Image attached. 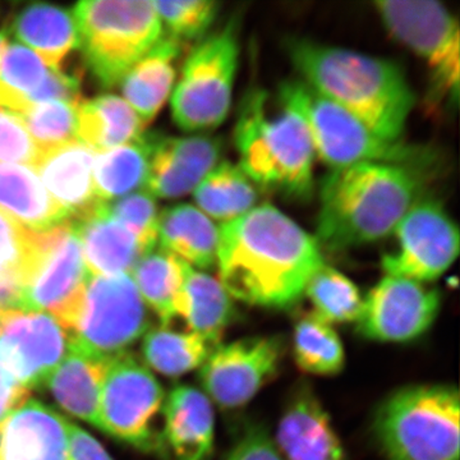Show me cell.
<instances>
[{
    "instance_id": "cell-25",
    "label": "cell",
    "mask_w": 460,
    "mask_h": 460,
    "mask_svg": "<svg viewBox=\"0 0 460 460\" xmlns=\"http://www.w3.org/2000/svg\"><path fill=\"white\" fill-rule=\"evenodd\" d=\"M181 50V42L164 33L162 40L124 75L122 87L126 102L146 126L172 93L174 62Z\"/></svg>"
},
{
    "instance_id": "cell-16",
    "label": "cell",
    "mask_w": 460,
    "mask_h": 460,
    "mask_svg": "<svg viewBox=\"0 0 460 460\" xmlns=\"http://www.w3.org/2000/svg\"><path fill=\"white\" fill-rule=\"evenodd\" d=\"M74 337L50 314L0 308V365L27 389L45 386Z\"/></svg>"
},
{
    "instance_id": "cell-17",
    "label": "cell",
    "mask_w": 460,
    "mask_h": 460,
    "mask_svg": "<svg viewBox=\"0 0 460 460\" xmlns=\"http://www.w3.org/2000/svg\"><path fill=\"white\" fill-rule=\"evenodd\" d=\"M222 145L210 136L163 137L151 135L146 192L154 199H178L193 192L219 164Z\"/></svg>"
},
{
    "instance_id": "cell-11",
    "label": "cell",
    "mask_w": 460,
    "mask_h": 460,
    "mask_svg": "<svg viewBox=\"0 0 460 460\" xmlns=\"http://www.w3.org/2000/svg\"><path fill=\"white\" fill-rule=\"evenodd\" d=\"M146 307L128 274L91 275L72 337L91 352L114 358L146 334Z\"/></svg>"
},
{
    "instance_id": "cell-43",
    "label": "cell",
    "mask_w": 460,
    "mask_h": 460,
    "mask_svg": "<svg viewBox=\"0 0 460 460\" xmlns=\"http://www.w3.org/2000/svg\"><path fill=\"white\" fill-rule=\"evenodd\" d=\"M69 460H113L102 444L89 432L69 420Z\"/></svg>"
},
{
    "instance_id": "cell-18",
    "label": "cell",
    "mask_w": 460,
    "mask_h": 460,
    "mask_svg": "<svg viewBox=\"0 0 460 460\" xmlns=\"http://www.w3.org/2000/svg\"><path fill=\"white\" fill-rule=\"evenodd\" d=\"M274 441L284 460H347L328 411L308 386L290 398Z\"/></svg>"
},
{
    "instance_id": "cell-8",
    "label": "cell",
    "mask_w": 460,
    "mask_h": 460,
    "mask_svg": "<svg viewBox=\"0 0 460 460\" xmlns=\"http://www.w3.org/2000/svg\"><path fill=\"white\" fill-rule=\"evenodd\" d=\"M239 62L237 22L206 38L184 63L172 91V119L187 132L217 128L228 117Z\"/></svg>"
},
{
    "instance_id": "cell-37",
    "label": "cell",
    "mask_w": 460,
    "mask_h": 460,
    "mask_svg": "<svg viewBox=\"0 0 460 460\" xmlns=\"http://www.w3.org/2000/svg\"><path fill=\"white\" fill-rule=\"evenodd\" d=\"M78 107L80 104L74 102H45L14 115L31 133L32 141L42 154L77 140Z\"/></svg>"
},
{
    "instance_id": "cell-40",
    "label": "cell",
    "mask_w": 460,
    "mask_h": 460,
    "mask_svg": "<svg viewBox=\"0 0 460 460\" xmlns=\"http://www.w3.org/2000/svg\"><path fill=\"white\" fill-rule=\"evenodd\" d=\"M113 219L126 226L138 239L145 252H150L159 243V214L155 199L148 192H138L107 204Z\"/></svg>"
},
{
    "instance_id": "cell-22",
    "label": "cell",
    "mask_w": 460,
    "mask_h": 460,
    "mask_svg": "<svg viewBox=\"0 0 460 460\" xmlns=\"http://www.w3.org/2000/svg\"><path fill=\"white\" fill-rule=\"evenodd\" d=\"M68 223L80 241L84 263L93 277L131 275L146 253L138 239L109 215L107 204Z\"/></svg>"
},
{
    "instance_id": "cell-44",
    "label": "cell",
    "mask_w": 460,
    "mask_h": 460,
    "mask_svg": "<svg viewBox=\"0 0 460 460\" xmlns=\"http://www.w3.org/2000/svg\"><path fill=\"white\" fill-rule=\"evenodd\" d=\"M31 392L12 377L0 365V423L3 422L12 411H16L23 402L29 401Z\"/></svg>"
},
{
    "instance_id": "cell-36",
    "label": "cell",
    "mask_w": 460,
    "mask_h": 460,
    "mask_svg": "<svg viewBox=\"0 0 460 460\" xmlns=\"http://www.w3.org/2000/svg\"><path fill=\"white\" fill-rule=\"evenodd\" d=\"M304 295L313 305V313L332 323H356L361 313L358 288L343 272L323 263L305 288Z\"/></svg>"
},
{
    "instance_id": "cell-39",
    "label": "cell",
    "mask_w": 460,
    "mask_h": 460,
    "mask_svg": "<svg viewBox=\"0 0 460 460\" xmlns=\"http://www.w3.org/2000/svg\"><path fill=\"white\" fill-rule=\"evenodd\" d=\"M35 248V232L0 211V284L16 283L23 275Z\"/></svg>"
},
{
    "instance_id": "cell-19",
    "label": "cell",
    "mask_w": 460,
    "mask_h": 460,
    "mask_svg": "<svg viewBox=\"0 0 460 460\" xmlns=\"http://www.w3.org/2000/svg\"><path fill=\"white\" fill-rule=\"evenodd\" d=\"M68 425L49 405L29 399L0 423V460H69Z\"/></svg>"
},
{
    "instance_id": "cell-9",
    "label": "cell",
    "mask_w": 460,
    "mask_h": 460,
    "mask_svg": "<svg viewBox=\"0 0 460 460\" xmlns=\"http://www.w3.org/2000/svg\"><path fill=\"white\" fill-rule=\"evenodd\" d=\"M90 277L80 241L68 222L35 232L17 308L50 314L72 334Z\"/></svg>"
},
{
    "instance_id": "cell-4",
    "label": "cell",
    "mask_w": 460,
    "mask_h": 460,
    "mask_svg": "<svg viewBox=\"0 0 460 460\" xmlns=\"http://www.w3.org/2000/svg\"><path fill=\"white\" fill-rule=\"evenodd\" d=\"M239 166L256 186L295 199L314 190V150L301 115L280 102L269 108L268 93L252 91L243 100L235 124Z\"/></svg>"
},
{
    "instance_id": "cell-2",
    "label": "cell",
    "mask_w": 460,
    "mask_h": 460,
    "mask_svg": "<svg viewBox=\"0 0 460 460\" xmlns=\"http://www.w3.org/2000/svg\"><path fill=\"white\" fill-rule=\"evenodd\" d=\"M289 56L305 84L384 140L402 142L414 93L395 63L307 40L293 41Z\"/></svg>"
},
{
    "instance_id": "cell-14",
    "label": "cell",
    "mask_w": 460,
    "mask_h": 460,
    "mask_svg": "<svg viewBox=\"0 0 460 460\" xmlns=\"http://www.w3.org/2000/svg\"><path fill=\"white\" fill-rule=\"evenodd\" d=\"M284 348L280 337H251L220 343L199 367L202 392L222 410L244 407L278 374Z\"/></svg>"
},
{
    "instance_id": "cell-13",
    "label": "cell",
    "mask_w": 460,
    "mask_h": 460,
    "mask_svg": "<svg viewBox=\"0 0 460 460\" xmlns=\"http://www.w3.org/2000/svg\"><path fill=\"white\" fill-rule=\"evenodd\" d=\"M393 234L395 250L381 261L389 277L428 284L444 275L458 259V226L443 206L432 199H419L411 206Z\"/></svg>"
},
{
    "instance_id": "cell-10",
    "label": "cell",
    "mask_w": 460,
    "mask_h": 460,
    "mask_svg": "<svg viewBox=\"0 0 460 460\" xmlns=\"http://www.w3.org/2000/svg\"><path fill=\"white\" fill-rule=\"evenodd\" d=\"M159 381L132 353L109 361L102 396L99 429L137 449L159 450L155 422L164 404Z\"/></svg>"
},
{
    "instance_id": "cell-29",
    "label": "cell",
    "mask_w": 460,
    "mask_h": 460,
    "mask_svg": "<svg viewBox=\"0 0 460 460\" xmlns=\"http://www.w3.org/2000/svg\"><path fill=\"white\" fill-rule=\"evenodd\" d=\"M145 127L146 124L119 96H98L78 107L77 138L95 153L137 140Z\"/></svg>"
},
{
    "instance_id": "cell-20",
    "label": "cell",
    "mask_w": 460,
    "mask_h": 460,
    "mask_svg": "<svg viewBox=\"0 0 460 460\" xmlns=\"http://www.w3.org/2000/svg\"><path fill=\"white\" fill-rule=\"evenodd\" d=\"M164 428L160 449L174 460H210L214 449L213 402L202 390L190 385L174 387L163 407Z\"/></svg>"
},
{
    "instance_id": "cell-1",
    "label": "cell",
    "mask_w": 460,
    "mask_h": 460,
    "mask_svg": "<svg viewBox=\"0 0 460 460\" xmlns=\"http://www.w3.org/2000/svg\"><path fill=\"white\" fill-rule=\"evenodd\" d=\"M323 263L316 238L271 204L219 226V281L235 301L290 307Z\"/></svg>"
},
{
    "instance_id": "cell-23",
    "label": "cell",
    "mask_w": 460,
    "mask_h": 460,
    "mask_svg": "<svg viewBox=\"0 0 460 460\" xmlns=\"http://www.w3.org/2000/svg\"><path fill=\"white\" fill-rule=\"evenodd\" d=\"M109 361L72 341L45 386L66 413L99 429L100 396Z\"/></svg>"
},
{
    "instance_id": "cell-24",
    "label": "cell",
    "mask_w": 460,
    "mask_h": 460,
    "mask_svg": "<svg viewBox=\"0 0 460 460\" xmlns=\"http://www.w3.org/2000/svg\"><path fill=\"white\" fill-rule=\"evenodd\" d=\"M11 31L54 71L62 69L69 54L80 48L72 12L47 3H32L21 9Z\"/></svg>"
},
{
    "instance_id": "cell-15",
    "label": "cell",
    "mask_w": 460,
    "mask_h": 460,
    "mask_svg": "<svg viewBox=\"0 0 460 460\" xmlns=\"http://www.w3.org/2000/svg\"><path fill=\"white\" fill-rule=\"evenodd\" d=\"M440 305V293L428 284L385 275L363 298L356 330L368 341L407 343L429 332Z\"/></svg>"
},
{
    "instance_id": "cell-28",
    "label": "cell",
    "mask_w": 460,
    "mask_h": 460,
    "mask_svg": "<svg viewBox=\"0 0 460 460\" xmlns=\"http://www.w3.org/2000/svg\"><path fill=\"white\" fill-rule=\"evenodd\" d=\"M175 314L186 323L190 332L220 344L224 330L234 320L235 310L232 296L219 279L189 266Z\"/></svg>"
},
{
    "instance_id": "cell-41",
    "label": "cell",
    "mask_w": 460,
    "mask_h": 460,
    "mask_svg": "<svg viewBox=\"0 0 460 460\" xmlns=\"http://www.w3.org/2000/svg\"><path fill=\"white\" fill-rule=\"evenodd\" d=\"M39 153L35 142L17 115L0 108V162L17 163L33 168Z\"/></svg>"
},
{
    "instance_id": "cell-38",
    "label": "cell",
    "mask_w": 460,
    "mask_h": 460,
    "mask_svg": "<svg viewBox=\"0 0 460 460\" xmlns=\"http://www.w3.org/2000/svg\"><path fill=\"white\" fill-rule=\"evenodd\" d=\"M165 35L178 41L201 38L219 12V4L211 0H184V2H154Z\"/></svg>"
},
{
    "instance_id": "cell-42",
    "label": "cell",
    "mask_w": 460,
    "mask_h": 460,
    "mask_svg": "<svg viewBox=\"0 0 460 460\" xmlns=\"http://www.w3.org/2000/svg\"><path fill=\"white\" fill-rule=\"evenodd\" d=\"M226 460H284L274 438L263 429H248L234 445Z\"/></svg>"
},
{
    "instance_id": "cell-6",
    "label": "cell",
    "mask_w": 460,
    "mask_h": 460,
    "mask_svg": "<svg viewBox=\"0 0 460 460\" xmlns=\"http://www.w3.org/2000/svg\"><path fill=\"white\" fill-rule=\"evenodd\" d=\"M72 14L86 65L104 87L122 83L164 36L155 5L147 0H84Z\"/></svg>"
},
{
    "instance_id": "cell-45",
    "label": "cell",
    "mask_w": 460,
    "mask_h": 460,
    "mask_svg": "<svg viewBox=\"0 0 460 460\" xmlns=\"http://www.w3.org/2000/svg\"><path fill=\"white\" fill-rule=\"evenodd\" d=\"M5 47H7V38H5L4 33L0 32V54Z\"/></svg>"
},
{
    "instance_id": "cell-3",
    "label": "cell",
    "mask_w": 460,
    "mask_h": 460,
    "mask_svg": "<svg viewBox=\"0 0 460 460\" xmlns=\"http://www.w3.org/2000/svg\"><path fill=\"white\" fill-rule=\"evenodd\" d=\"M419 169L363 163L335 169L321 183L316 241L329 250L372 243L393 234L422 190Z\"/></svg>"
},
{
    "instance_id": "cell-31",
    "label": "cell",
    "mask_w": 460,
    "mask_h": 460,
    "mask_svg": "<svg viewBox=\"0 0 460 460\" xmlns=\"http://www.w3.org/2000/svg\"><path fill=\"white\" fill-rule=\"evenodd\" d=\"M196 208L210 219L228 223L256 208V184L241 166L219 162L193 190Z\"/></svg>"
},
{
    "instance_id": "cell-33",
    "label": "cell",
    "mask_w": 460,
    "mask_h": 460,
    "mask_svg": "<svg viewBox=\"0 0 460 460\" xmlns=\"http://www.w3.org/2000/svg\"><path fill=\"white\" fill-rule=\"evenodd\" d=\"M151 135L99 153L93 160L96 198L108 204L146 183L150 163Z\"/></svg>"
},
{
    "instance_id": "cell-27",
    "label": "cell",
    "mask_w": 460,
    "mask_h": 460,
    "mask_svg": "<svg viewBox=\"0 0 460 460\" xmlns=\"http://www.w3.org/2000/svg\"><path fill=\"white\" fill-rule=\"evenodd\" d=\"M0 211L33 232L69 222L38 175L23 165L0 164Z\"/></svg>"
},
{
    "instance_id": "cell-30",
    "label": "cell",
    "mask_w": 460,
    "mask_h": 460,
    "mask_svg": "<svg viewBox=\"0 0 460 460\" xmlns=\"http://www.w3.org/2000/svg\"><path fill=\"white\" fill-rule=\"evenodd\" d=\"M189 266L180 257L156 247L133 268L132 279L142 301L156 314L162 326H171L177 319L175 305Z\"/></svg>"
},
{
    "instance_id": "cell-5",
    "label": "cell",
    "mask_w": 460,
    "mask_h": 460,
    "mask_svg": "<svg viewBox=\"0 0 460 460\" xmlns=\"http://www.w3.org/2000/svg\"><path fill=\"white\" fill-rule=\"evenodd\" d=\"M374 429L387 460H459L458 389L426 384L396 390L381 402Z\"/></svg>"
},
{
    "instance_id": "cell-34",
    "label": "cell",
    "mask_w": 460,
    "mask_h": 460,
    "mask_svg": "<svg viewBox=\"0 0 460 460\" xmlns=\"http://www.w3.org/2000/svg\"><path fill=\"white\" fill-rule=\"evenodd\" d=\"M293 358L299 370L316 376H335L343 371V341L332 323L314 313L305 314L293 332Z\"/></svg>"
},
{
    "instance_id": "cell-35",
    "label": "cell",
    "mask_w": 460,
    "mask_h": 460,
    "mask_svg": "<svg viewBox=\"0 0 460 460\" xmlns=\"http://www.w3.org/2000/svg\"><path fill=\"white\" fill-rule=\"evenodd\" d=\"M49 72V66L25 45H7L0 54V108L20 114L31 107Z\"/></svg>"
},
{
    "instance_id": "cell-12",
    "label": "cell",
    "mask_w": 460,
    "mask_h": 460,
    "mask_svg": "<svg viewBox=\"0 0 460 460\" xmlns=\"http://www.w3.org/2000/svg\"><path fill=\"white\" fill-rule=\"evenodd\" d=\"M387 31L422 58L436 83L456 104L459 96V25L434 0H384L375 3Z\"/></svg>"
},
{
    "instance_id": "cell-7",
    "label": "cell",
    "mask_w": 460,
    "mask_h": 460,
    "mask_svg": "<svg viewBox=\"0 0 460 460\" xmlns=\"http://www.w3.org/2000/svg\"><path fill=\"white\" fill-rule=\"evenodd\" d=\"M279 99L301 115L307 126L314 155L332 171L363 163L419 165L426 157L420 148L384 140L362 120L320 95L304 81L284 84Z\"/></svg>"
},
{
    "instance_id": "cell-21",
    "label": "cell",
    "mask_w": 460,
    "mask_h": 460,
    "mask_svg": "<svg viewBox=\"0 0 460 460\" xmlns=\"http://www.w3.org/2000/svg\"><path fill=\"white\" fill-rule=\"evenodd\" d=\"M93 151L75 140L39 155L35 169L42 186L68 215L69 222L105 204L96 198Z\"/></svg>"
},
{
    "instance_id": "cell-26",
    "label": "cell",
    "mask_w": 460,
    "mask_h": 460,
    "mask_svg": "<svg viewBox=\"0 0 460 460\" xmlns=\"http://www.w3.org/2000/svg\"><path fill=\"white\" fill-rule=\"evenodd\" d=\"M160 248L205 271L217 265L219 226L196 206L181 204L159 215Z\"/></svg>"
},
{
    "instance_id": "cell-32",
    "label": "cell",
    "mask_w": 460,
    "mask_h": 460,
    "mask_svg": "<svg viewBox=\"0 0 460 460\" xmlns=\"http://www.w3.org/2000/svg\"><path fill=\"white\" fill-rule=\"evenodd\" d=\"M217 345L190 330L160 326L145 334L142 354L148 367L157 374L178 378L201 367Z\"/></svg>"
}]
</instances>
